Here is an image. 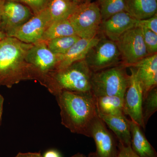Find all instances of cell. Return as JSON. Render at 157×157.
<instances>
[{"instance_id": "cell-1", "label": "cell", "mask_w": 157, "mask_h": 157, "mask_svg": "<svg viewBox=\"0 0 157 157\" xmlns=\"http://www.w3.org/2000/svg\"><path fill=\"white\" fill-rule=\"evenodd\" d=\"M33 45L11 37L0 41V86L11 88L26 80H36L44 86L42 76L26 60Z\"/></svg>"}, {"instance_id": "cell-2", "label": "cell", "mask_w": 157, "mask_h": 157, "mask_svg": "<svg viewBox=\"0 0 157 157\" xmlns=\"http://www.w3.org/2000/svg\"><path fill=\"white\" fill-rule=\"evenodd\" d=\"M55 96L60 109L62 124L72 133L90 137L91 126L98 115L92 92L64 90Z\"/></svg>"}, {"instance_id": "cell-3", "label": "cell", "mask_w": 157, "mask_h": 157, "mask_svg": "<svg viewBox=\"0 0 157 157\" xmlns=\"http://www.w3.org/2000/svg\"><path fill=\"white\" fill-rule=\"evenodd\" d=\"M92 73L84 59L78 61L66 67L53 70L48 73L45 87L54 96L64 90L91 92Z\"/></svg>"}, {"instance_id": "cell-4", "label": "cell", "mask_w": 157, "mask_h": 157, "mask_svg": "<svg viewBox=\"0 0 157 157\" xmlns=\"http://www.w3.org/2000/svg\"><path fill=\"white\" fill-rule=\"evenodd\" d=\"M122 63L93 72L91 92L95 97L118 96L124 97L130 82V76Z\"/></svg>"}, {"instance_id": "cell-5", "label": "cell", "mask_w": 157, "mask_h": 157, "mask_svg": "<svg viewBox=\"0 0 157 157\" xmlns=\"http://www.w3.org/2000/svg\"><path fill=\"white\" fill-rule=\"evenodd\" d=\"M68 20L80 38L91 39L100 34L102 18L97 2L79 4Z\"/></svg>"}, {"instance_id": "cell-6", "label": "cell", "mask_w": 157, "mask_h": 157, "mask_svg": "<svg viewBox=\"0 0 157 157\" xmlns=\"http://www.w3.org/2000/svg\"><path fill=\"white\" fill-rule=\"evenodd\" d=\"M84 60L92 72L122 63L120 52L116 42L103 35L90 49Z\"/></svg>"}, {"instance_id": "cell-7", "label": "cell", "mask_w": 157, "mask_h": 157, "mask_svg": "<svg viewBox=\"0 0 157 157\" xmlns=\"http://www.w3.org/2000/svg\"><path fill=\"white\" fill-rule=\"evenodd\" d=\"M122 63L127 68L148 56L141 29L135 27L123 34L116 42Z\"/></svg>"}, {"instance_id": "cell-8", "label": "cell", "mask_w": 157, "mask_h": 157, "mask_svg": "<svg viewBox=\"0 0 157 157\" xmlns=\"http://www.w3.org/2000/svg\"><path fill=\"white\" fill-rule=\"evenodd\" d=\"M90 137L95 143V151L90 153L87 157H117L119 152V142L106 124L97 116L90 129Z\"/></svg>"}, {"instance_id": "cell-9", "label": "cell", "mask_w": 157, "mask_h": 157, "mask_svg": "<svg viewBox=\"0 0 157 157\" xmlns=\"http://www.w3.org/2000/svg\"><path fill=\"white\" fill-rule=\"evenodd\" d=\"M129 68L131 75L129 85L124 97V113L145 129L146 125L144 123L142 113L143 86L135 69L132 67Z\"/></svg>"}, {"instance_id": "cell-10", "label": "cell", "mask_w": 157, "mask_h": 157, "mask_svg": "<svg viewBox=\"0 0 157 157\" xmlns=\"http://www.w3.org/2000/svg\"><path fill=\"white\" fill-rule=\"evenodd\" d=\"M33 15L32 10L24 4L11 0H0V30L7 36Z\"/></svg>"}, {"instance_id": "cell-11", "label": "cell", "mask_w": 157, "mask_h": 157, "mask_svg": "<svg viewBox=\"0 0 157 157\" xmlns=\"http://www.w3.org/2000/svg\"><path fill=\"white\" fill-rule=\"evenodd\" d=\"M52 22L47 8L33 16L7 36L28 44L40 42L45 31Z\"/></svg>"}, {"instance_id": "cell-12", "label": "cell", "mask_w": 157, "mask_h": 157, "mask_svg": "<svg viewBox=\"0 0 157 157\" xmlns=\"http://www.w3.org/2000/svg\"><path fill=\"white\" fill-rule=\"evenodd\" d=\"M60 60V55L55 54L46 42H39L33 44L26 55V60L42 76L46 84L47 75L56 69Z\"/></svg>"}, {"instance_id": "cell-13", "label": "cell", "mask_w": 157, "mask_h": 157, "mask_svg": "<svg viewBox=\"0 0 157 157\" xmlns=\"http://www.w3.org/2000/svg\"><path fill=\"white\" fill-rule=\"evenodd\" d=\"M137 19L127 11L113 14L102 20L100 33L114 42H116L124 33L136 27Z\"/></svg>"}, {"instance_id": "cell-14", "label": "cell", "mask_w": 157, "mask_h": 157, "mask_svg": "<svg viewBox=\"0 0 157 157\" xmlns=\"http://www.w3.org/2000/svg\"><path fill=\"white\" fill-rule=\"evenodd\" d=\"M135 69L143 88V95L157 85V53L148 56L129 67Z\"/></svg>"}, {"instance_id": "cell-15", "label": "cell", "mask_w": 157, "mask_h": 157, "mask_svg": "<svg viewBox=\"0 0 157 157\" xmlns=\"http://www.w3.org/2000/svg\"><path fill=\"white\" fill-rule=\"evenodd\" d=\"M101 36L99 35L91 39L80 38L64 55H60V60L55 70H60L75 62L84 59L86 55Z\"/></svg>"}, {"instance_id": "cell-16", "label": "cell", "mask_w": 157, "mask_h": 157, "mask_svg": "<svg viewBox=\"0 0 157 157\" xmlns=\"http://www.w3.org/2000/svg\"><path fill=\"white\" fill-rule=\"evenodd\" d=\"M99 117L113 132L119 142L124 146H131V135L129 119L124 114L106 115L98 113Z\"/></svg>"}, {"instance_id": "cell-17", "label": "cell", "mask_w": 157, "mask_h": 157, "mask_svg": "<svg viewBox=\"0 0 157 157\" xmlns=\"http://www.w3.org/2000/svg\"><path fill=\"white\" fill-rule=\"evenodd\" d=\"M131 132V147L139 157H157L155 150L149 143L138 124L129 119Z\"/></svg>"}, {"instance_id": "cell-18", "label": "cell", "mask_w": 157, "mask_h": 157, "mask_svg": "<svg viewBox=\"0 0 157 157\" xmlns=\"http://www.w3.org/2000/svg\"><path fill=\"white\" fill-rule=\"evenodd\" d=\"M127 12L136 19H146L157 13V0H126Z\"/></svg>"}, {"instance_id": "cell-19", "label": "cell", "mask_w": 157, "mask_h": 157, "mask_svg": "<svg viewBox=\"0 0 157 157\" xmlns=\"http://www.w3.org/2000/svg\"><path fill=\"white\" fill-rule=\"evenodd\" d=\"M95 97L98 113L106 115L124 114V97L118 96H102Z\"/></svg>"}, {"instance_id": "cell-20", "label": "cell", "mask_w": 157, "mask_h": 157, "mask_svg": "<svg viewBox=\"0 0 157 157\" xmlns=\"http://www.w3.org/2000/svg\"><path fill=\"white\" fill-rule=\"evenodd\" d=\"M79 5L69 0H48L46 8L53 22L69 19Z\"/></svg>"}, {"instance_id": "cell-21", "label": "cell", "mask_w": 157, "mask_h": 157, "mask_svg": "<svg viewBox=\"0 0 157 157\" xmlns=\"http://www.w3.org/2000/svg\"><path fill=\"white\" fill-rule=\"evenodd\" d=\"M76 35L75 30L68 19L53 21L45 31L40 42H47L59 37Z\"/></svg>"}, {"instance_id": "cell-22", "label": "cell", "mask_w": 157, "mask_h": 157, "mask_svg": "<svg viewBox=\"0 0 157 157\" xmlns=\"http://www.w3.org/2000/svg\"><path fill=\"white\" fill-rule=\"evenodd\" d=\"M80 39L77 35H73L52 39L46 43L52 52L58 55H63Z\"/></svg>"}, {"instance_id": "cell-23", "label": "cell", "mask_w": 157, "mask_h": 157, "mask_svg": "<svg viewBox=\"0 0 157 157\" xmlns=\"http://www.w3.org/2000/svg\"><path fill=\"white\" fill-rule=\"evenodd\" d=\"M97 2L100 8L102 20L117 13L127 11L126 0H98Z\"/></svg>"}, {"instance_id": "cell-24", "label": "cell", "mask_w": 157, "mask_h": 157, "mask_svg": "<svg viewBox=\"0 0 157 157\" xmlns=\"http://www.w3.org/2000/svg\"><path fill=\"white\" fill-rule=\"evenodd\" d=\"M157 110V87L153 88L143 95L142 105V117L146 125L150 118Z\"/></svg>"}, {"instance_id": "cell-25", "label": "cell", "mask_w": 157, "mask_h": 157, "mask_svg": "<svg viewBox=\"0 0 157 157\" xmlns=\"http://www.w3.org/2000/svg\"><path fill=\"white\" fill-rule=\"evenodd\" d=\"M140 29L148 55L157 53V34L147 29Z\"/></svg>"}, {"instance_id": "cell-26", "label": "cell", "mask_w": 157, "mask_h": 157, "mask_svg": "<svg viewBox=\"0 0 157 157\" xmlns=\"http://www.w3.org/2000/svg\"><path fill=\"white\" fill-rule=\"evenodd\" d=\"M21 3L28 7L32 10L34 14L39 13L45 9L47 6L48 0H11Z\"/></svg>"}, {"instance_id": "cell-27", "label": "cell", "mask_w": 157, "mask_h": 157, "mask_svg": "<svg viewBox=\"0 0 157 157\" xmlns=\"http://www.w3.org/2000/svg\"><path fill=\"white\" fill-rule=\"evenodd\" d=\"M136 27L149 30L157 34V14L146 19L137 20Z\"/></svg>"}, {"instance_id": "cell-28", "label": "cell", "mask_w": 157, "mask_h": 157, "mask_svg": "<svg viewBox=\"0 0 157 157\" xmlns=\"http://www.w3.org/2000/svg\"><path fill=\"white\" fill-rule=\"evenodd\" d=\"M117 157H139L133 151L131 146H124L119 143V152Z\"/></svg>"}, {"instance_id": "cell-29", "label": "cell", "mask_w": 157, "mask_h": 157, "mask_svg": "<svg viewBox=\"0 0 157 157\" xmlns=\"http://www.w3.org/2000/svg\"><path fill=\"white\" fill-rule=\"evenodd\" d=\"M14 157H43L39 152L19 153Z\"/></svg>"}, {"instance_id": "cell-30", "label": "cell", "mask_w": 157, "mask_h": 157, "mask_svg": "<svg viewBox=\"0 0 157 157\" xmlns=\"http://www.w3.org/2000/svg\"><path fill=\"white\" fill-rule=\"evenodd\" d=\"M43 157H61V156L56 151L50 150L46 152Z\"/></svg>"}, {"instance_id": "cell-31", "label": "cell", "mask_w": 157, "mask_h": 157, "mask_svg": "<svg viewBox=\"0 0 157 157\" xmlns=\"http://www.w3.org/2000/svg\"><path fill=\"white\" fill-rule=\"evenodd\" d=\"M4 98L2 95L0 94V124L2 121V115L3 104H4Z\"/></svg>"}, {"instance_id": "cell-32", "label": "cell", "mask_w": 157, "mask_h": 157, "mask_svg": "<svg viewBox=\"0 0 157 157\" xmlns=\"http://www.w3.org/2000/svg\"><path fill=\"white\" fill-rule=\"evenodd\" d=\"M6 37H7V36H6V34L0 30V41H2Z\"/></svg>"}, {"instance_id": "cell-33", "label": "cell", "mask_w": 157, "mask_h": 157, "mask_svg": "<svg viewBox=\"0 0 157 157\" xmlns=\"http://www.w3.org/2000/svg\"><path fill=\"white\" fill-rule=\"evenodd\" d=\"M69 1L77 4H80L84 2V0H69Z\"/></svg>"}, {"instance_id": "cell-34", "label": "cell", "mask_w": 157, "mask_h": 157, "mask_svg": "<svg viewBox=\"0 0 157 157\" xmlns=\"http://www.w3.org/2000/svg\"><path fill=\"white\" fill-rule=\"evenodd\" d=\"M70 157H86V156L84 154H83L77 153Z\"/></svg>"}, {"instance_id": "cell-35", "label": "cell", "mask_w": 157, "mask_h": 157, "mask_svg": "<svg viewBox=\"0 0 157 157\" xmlns=\"http://www.w3.org/2000/svg\"><path fill=\"white\" fill-rule=\"evenodd\" d=\"M92 0H84V2H91Z\"/></svg>"}, {"instance_id": "cell-36", "label": "cell", "mask_w": 157, "mask_h": 157, "mask_svg": "<svg viewBox=\"0 0 157 157\" xmlns=\"http://www.w3.org/2000/svg\"><path fill=\"white\" fill-rule=\"evenodd\" d=\"M0 21H1V15H0Z\"/></svg>"}, {"instance_id": "cell-37", "label": "cell", "mask_w": 157, "mask_h": 157, "mask_svg": "<svg viewBox=\"0 0 157 157\" xmlns=\"http://www.w3.org/2000/svg\"></svg>"}]
</instances>
